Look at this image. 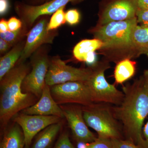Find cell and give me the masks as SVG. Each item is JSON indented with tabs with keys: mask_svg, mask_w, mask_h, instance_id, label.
I'll return each mask as SVG.
<instances>
[{
	"mask_svg": "<svg viewBox=\"0 0 148 148\" xmlns=\"http://www.w3.org/2000/svg\"><path fill=\"white\" fill-rule=\"evenodd\" d=\"M103 45V42L97 39L82 40L74 48L73 54L74 58L77 61L85 62L88 54L101 49Z\"/></svg>",
	"mask_w": 148,
	"mask_h": 148,
	"instance_id": "cell-19",
	"label": "cell"
},
{
	"mask_svg": "<svg viewBox=\"0 0 148 148\" xmlns=\"http://www.w3.org/2000/svg\"><path fill=\"white\" fill-rule=\"evenodd\" d=\"M62 119L54 116L29 115L19 112L12 119L21 127L24 137V148H30L32 140L39 132L51 125L61 121Z\"/></svg>",
	"mask_w": 148,
	"mask_h": 148,
	"instance_id": "cell-11",
	"label": "cell"
},
{
	"mask_svg": "<svg viewBox=\"0 0 148 148\" xmlns=\"http://www.w3.org/2000/svg\"><path fill=\"white\" fill-rule=\"evenodd\" d=\"M114 148H141L140 146L125 139L111 140Z\"/></svg>",
	"mask_w": 148,
	"mask_h": 148,
	"instance_id": "cell-26",
	"label": "cell"
},
{
	"mask_svg": "<svg viewBox=\"0 0 148 148\" xmlns=\"http://www.w3.org/2000/svg\"><path fill=\"white\" fill-rule=\"evenodd\" d=\"M96 55L95 52H92L88 54L86 59L85 62L90 66H92L96 64Z\"/></svg>",
	"mask_w": 148,
	"mask_h": 148,
	"instance_id": "cell-32",
	"label": "cell"
},
{
	"mask_svg": "<svg viewBox=\"0 0 148 148\" xmlns=\"http://www.w3.org/2000/svg\"><path fill=\"white\" fill-rule=\"evenodd\" d=\"M80 14L77 10L72 9L69 10L66 12V22L70 25H76L80 20Z\"/></svg>",
	"mask_w": 148,
	"mask_h": 148,
	"instance_id": "cell-25",
	"label": "cell"
},
{
	"mask_svg": "<svg viewBox=\"0 0 148 148\" xmlns=\"http://www.w3.org/2000/svg\"><path fill=\"white\" fill-rule=\"evenodd\" d=\"M9 8L8 0H0V15H5L8 11Z\"/></svg>",
	"mask_w": 148,
	"mask_h": 148,
	"instance_id": "cell-30",
	"label": "cell"
},
{
	"mask_svg": "<svg viewBox=\"0 0 148 148\" xmlns=\"http://www.w3.org/2000/svg\"><path fill=\"white\" fill-rule=\"evenodd\" d=\"M12 46L9 43L0 38V53L1 55L7 53Z\"/></svg>",
	"mask_w": 148,
	"mask_h": 148,
	"instance_id": "cell-29",
	"label": "cell"
},
{
	"mask_svg": "<svg viewBox=\"0 0 148 148\" xmlns=\"http://www.w3.org/2000/svg\"><path fill=\"white\" fill-rule=\"evenodd\" d=\"M49 1H50V0H32L33 2L35 3H41L46 2Z\"/></svg>",
	"mask_w": 148,
	"mask_h": 148,
	"instance_id": "cell-37",
	"label": "cell"
},
{
	"mask_svg": "<svg viewBox=\"0 0 148 148\" xmlns=\"http://www.w3.org/2000/svg\"><path fill=\"white\" fill-rule=\"evenodd\" d=\"M136 17L138 23L141 25H148V9L138 10Z\"/></svg>",
	"mask_w": 148,
	"mask_h": 148,
	"instance_id": "cell-27",
	"label": "cell"
},
{
	"mask_svg": "<svg viewBox=\"0 0 148 148\" xmlns=\"http://www.w3.org/2000/svg\"><path fill=\"white\" fill-rule=\"evenodd\" d=\"M141 79L145 89L148 92V70L144 72L143 75L141 77Z\"/></svg>",
	"mask_w": 148,
	"mask_h": 148,
	"instance_id": "cell-34",
	"label": "cell"
},
{
	"mask_svg": "<svg viewBox=\"0 0 148 148\" xmlns=\"http://www.w3.org/2000/svg\"><path fill=\"white\" fill-rule=\"evenodd\" d=\"M132 41L137 56H148V25L135 27L132 33Z\"/></svg>",
	"mask_w": 148,
	"mask_h": 148,
	"instance_id": "cell-20",
	"label": "cell"
},
{
	"mask_svg": "<svg viewBox=\"0 0 148 148\" xmlns=\"http://www.w3.org/2000/svg\"><path fill=\"white\" fill-rule=\"evenodd\" d=\"M51 95L58 105L77 104L86 106L92 103L87 84L83 82H69L50 86Z\"/></svg>",
	"mask_w": 148,
	"mask_h": 148,
	"instance_id": "cell-8",
	"label": "cell"
},
{
	"mask_svg": "<svg viewBox=\"0 0 148 148\" xmlns=\"http://www.w3.org/2000/svg\"><path fill=\"white\" fill-rule=\"evenodd\" d=\"M138 10L137 0H110L102 11L100 26L134 18Z\"/></svg>",
	"mask_w": 148,
	"mask_h": 148,
	"instance_id": "cell-13",
	"label": "cell"
},
{
	"mask_svg": "<svg viewBox=\"0 0 148 148\" xmlns=\"http://www.w3.org/2000/svg\"><path fill=\"white\" fill-rule=\"evenodd\" d=\"M110 105L92 103L82 106L84 118L87 126L97 132L98 137L110 140L123 139L121 124L116 118Z\"/></svg>",
	"mask_w": 148,
	"mask_h": 148,
	"instance_id": "cell-4",
	"label": "cell"
},
{
	"mask_svg": "<svg viewBox=\"0 0 148 148\" xmlns=\"http://www.w3.org/2000/svg\"><path fill=\"white\" fill-rule=\"evenodd\" d=\"M136 70V62L129 58L117 62L114 71L115 84H122L130 79L134 76Z\"/></svg>",
	"mask_w": 148,
	"mask_h": 148,
	"instance_id": "cell-18",
	"label": "cell"
},
{
	"mask_svg": "<svg viewBox=\"0 0 148 148\" xmlns=\"http://www.w3.org/2000/svg\"><path fill=\"white\" fill-rule=\"evenodd\" d=\"M49 21L47 15L42 16L29 30L24 50L17 63L25 62L27 58H30L37 49L44 45L53 43L54 39L58 36V30H48Z\"/></svg>",
	"mask_w": 148,
	"mask_h": 148,
	"instance_id": "cell-10",
	"label": "cell"
},
{
	"mask_svg": "<svg viewBox=\"0 0 148 148\" xmlns=\"http://www.w3.org/2000/svg\"><path fill=\"white\" fill-rule=\"evenodd\" d=\"M62 127L61 121L51 125L40 132L31 148L50 147Z\"/></svg>",
	"mask_w": 148,
	"mask_h": 148,
	"instance_id": "cell-17",
	"label": "cell"
},
{
	"mask_svg": "<svg viewBox=\"0 0 148 148\" xmlns=\"http://www.w3.org/2000/svg\"><path fill=\"white\" fill-rule=\"evenodd\" d=\"M138 10L148 9V0H137Z\"/></svg>",
	"mask_w": 148,
	"mask_h": 148,
	"instance_id": "cell-35",
	"label": "cell"
},
{
	"mask_svg": "<svg viewBox=\"0 0 148 148\" xmlns=\"http://www.w3.org/2000/svg\"><path fill=\"white\" fill-rule=\"evenodd\" d=\"M84 0H50L39 5H32L21 2L14 3V10L23 25L30 29L37 18L53 14L59 9L71 3L76 4Z\"/></svg>",
	"mask_w": 148,
	"mask_h": 148,
	"instance_id": "cell-9",
	"label": "cell"
},
{
	"mask_svg": "<svg viewBox=\"0 0 148 148\" xmlns=\"http://www.w3.org/2000/svg\"><path fill=\"white\" fill-rule=\"evenodd\" d=\"M88 148H114L110 139L97 137L92 143L88 144Z\"/></svg>",
	"mask_w": 148,
	"mask_h": 148,
	"instance_id": "cell-24",
	"label": "cell"
},
{
	"mask_svg": "<svg viewBox=\"0 0 148 148\" xmlns=\"http://www.w3.org/2000/svg\"><path fill=\"white\" fill-rule=\"evenodd\" d=\"M60 106L76 142L90 143L96 140L97 137L88 129L85 121L82 106L77 104H65Z\"/></svg>",
	"mask_w": 148,
	"mask_h": 148,
	"instance_id": "cell-12",
	"label": "cell"
},
{
	"mask_svg": "<svg viewBox=\"0 0 148 148\" xmlns=\"http://www.w3.org/2000/svg\"><path fill=\"white\" fill-rule=\"evenodd\" d=\"M88 144L83 142H77L76 148H88Z\"/></svg>",
	"mask_w": 148,
	"mask_h": 148,
	"instance_id": "cell-36",
	"label": "cell"
},
{
	"mask_svg": "<svg viewBox=\"0 0 148 148\" xmlns=\"http://www.w3.org/2000/svg\"><path fill=\"white\" fill-rule=\"evenodd\" d=\"M20 112L29 115L54 116L61 119L64 118L63 110L51 95L50 86L46 84L38 102Z\"/></svg>",
	"mask_w": 148,
	"mask_h": 148,
	"instance_id": "cell-14",
	"label": "cell"
},
{
	"mask_svg": "<svg viewBox=\"0 0 148 148\" xmlns=\"http://www.w3.org/2000/svg\"><path fill=\"white\" fill-rule=\"evenodd\" d=\"M30 58L32 70L24 79L21 89L23 92L32 93L39 99L46 85L50 62L48 49L42 45Z\"/></svg>",
	"mask_w": 148,
	"mask_h": 148,
	"instance_id": "cell-6",
	"label": "cell"
},
{
	"mask_svg": "<svg viewBox=\"0 0 148 148\" xmlns=\"http://www.w3.org/2000/svg\"><path fill=\"white\" fill-rule=\"evenodd\" d=\"M92 72L91 67L77 68L66 65L58 56L50 58L46 84L51 86L69 82H86Z\"/></svg>",
	"mask_w": 148,
	"mask_h": 148,
	"instance_id": "cell-7",
	"label": "cell"
},
{
	"mask_svg": "<svg viewBox=\"0 0 148 148\" xmlns=\"http://www.w3.org/2000/svg\"><path fill=\"white\" fill-rule=\"evenodd\" d=\"M90 67L92 72L85 83L92 103H108L115 106L120 105L124 98V93L106 80L105 72L110 68L108 62L98 63Z\"/></svg>",
	"mask_w": 148,
	"mask_h": 148,
	"instance_id": "cell-5",
	"label": "cell"
},
{
	"mask_svg": "<svg viewBox=\"0 0 148 148\" xmlns=\"http://www.w3.org/2000/svg\"><path fill=\"white\" fill-rule=\"evenodd\" d=\"M65 7H63L56 11L52 14L48 24V31L57 30V29L66 23V12L64 11Z\"/></svg>",
	"mask_w": 148,
	"mask_h": 148,
	"instance_id": "cell-22",
	"label": "cell"
},
{
	"mask_svg": "<svg viewBox=\"0 0 148 148\" xmlns=\"http://www.w3.org/2000/svg\"><path fill=\"white\" fill-rule=\"evenodd\" d=\"M30 63H17L0 80V125L5 130L14 116L37 103L39 99L32 93L22 92L21 85L31 71Z\"/></svg>",
	"mask_w": 148,
	"mask_h": 148,
	"instance_id": "cell-2",
	"label": "cell"
},
{
	"mask_svg": "<svg viewBox=\"0 0 148 148\" xmlns=\"http://www.w3.org/2000/svg\"><path fill=\"white\" fill-rule=\"evenodd\" d=\"M143 136L144 140L143 148H148V121L143 128Z\"/></svg>",
	"mask_w": 148,
	"mask_h": 148,
	"instance_id": "cell-31",
	"label": "cell"
},
{
	"mask_svg": "<svg viewBox=\"0 0 148 148\" xmlns=\"http://www.w3.org/2000/svg\"><path fill=\"white\" fill-rule=\"evenodd\" d=\"M29 31V29L23 24L20 29L16 31H8L0 33V38L9 43L13 47L17 43L24 39V37H27Z\"/></svg>",
	"mask_w": 148,
	"mask_h": 148,
	"instance_id": "cell-21",
	"label": "cell"
},
{
	"mask_svg": "<svg viewBox=\"0 0 148 148\" xmlns=\"http://www.w3.org/2000/svg\"><path fill=\"white\" fill-rule=\"evenodd\" d=\"M25 141L23 131L18 125L14 123L5 130L0 148H24Z\"/></svg>",
	"mask_w": 148,
	"mask_h": 148,
	"instance_id": "cell-16",
	"label": "cell"
},
{
	"mask_svg": "<svg viewBox=\"0 0 148 148\" xmlns=\"http://www.w3.org/2000/svg\"><path fill=\"white\" fill-rule=\"evenodd\" d=\"M138 24L136 16L99 26L92 33L95 38L103 42L100 49L110 61L117 63L138 56L132 41V33Z\"/></svg>",
	"mask_w": 148,
	"mask_h": 148,
	"instance_id": "cell-3",
	"label": "cell"
},
{
	"mask_svg": "<svg viewBox=\"0 0 148 148\" xmlns=\"http://www.w3.org/2000/svg\"><path fill=\"white\" fill-rule=\"evenodd\" d=\"M26 39H24L12 47L0 58V80L16 65L23 52Z\"/></svg>",
	"mask_w": 148,
	"mask_h": 148,
	"instance_id": "cell-15",
	"label": "cell"
},
{
	"mask_svg": "<svg viewBox=\"0 0 148 148\" xmlns=\"http://www.w3.org/2000/svg\"><path fill=\"white\" fill-rule=\"evenodd\" d=\"M123 89L124 98L119 106H113L114 115L121 124L125 140L143 148V123L148 115V92L141 78Z\"/></svg>",
	"mask_w": 148,
	"mask_h": 148,
	"instance_id": "cell-1",
	"label": "cell"
},
{
	"mask_svg": "<svg viewBox=\"0 0 148 148\" xmlns=\"http://www.w3.org/2000/svg\"><path fill=\"white\" fill-rule=\"evenodd\" d=\"M53 148H75L70 140L69 133L64 131L59 136Z\"/></svg>",
	"mask_w": 148,
	"mask_h": 148,
	"instance_id": "cell-23",
	"label": "cell"
},
{
	"mask_svg": "<svg viewBox=\"0 0 148 148\" xmlns=\"http://www.w3.org/2000/svg\"><path fill=\"white\" fill-rule=\"evenodd\" d=\"M8 21L9 31H14L20 29L23 26V23L20 19L16 17H12L9 18Z\"/></svg>",
	"mask_w": 148,
	"mask_h": 148,
	"instance_id": "cell-28",
	"label": "cell"
},
{
	"mask_svg": "<svg viewBox=\"0 0 148 148\" xmlns=\"http://www.w3.org/2000/svg\"><path fill=\"white\" fill-rule=\"evenodd\" d=\"M9 31L8 21L4 18H2L0 21V33H3Z\"/></svg>",
	"mask_w": 148,
	"mask_h": 148,
	"instance_id": "cell-33",
	"label": "cell"
}]
</instances>
